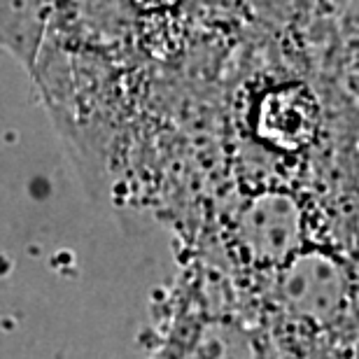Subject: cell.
I'll use <instances>...</instances> for the list:
<instances>
[{"instance_id":"obj_1","label":"cell","mask_w":359,"mask_h":359,"mask_svg":"<svg viewBox=\"0 0 359 359\" xmlns=\"http://www.w3.org/2000/svg\"><path fill=\"white\" fill-rule=\"evenodd\" d=\"M318 128V105L304 87H283L262 98L257 110V133L273 147L299 149Z\"/></svg>"}]
</instances>
